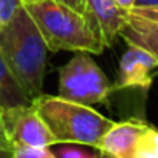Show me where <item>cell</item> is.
<instances>
[{
	"mask_svg": "<svg viewBox=\"0 0 158 158\" xmlns=\"http://www.w3.org/2000/svg\"><path fill=\"white\" fill-rule=\"evenodd\" d=\"M46 42L23 5L0 31V52L31 100L43 91Z\"/></svg>",
	"mask_w": 158,
	"mask_h": 158,
	"instance_id": "obj_1",
	"label": "cell"
},
{
	"mask_svg": "<svg viewBox=\"0 0 158 158\" xmlns=\"http://www.w3.org/2000/svg\"><path fill=\"white\" fill-rule=\"evenodd\" d=\"M40 29L49 51H88L102 54L106 48L103 32L95 20L55 0L25 3Z\"/></svg>",
	"mask_w": 158,
	"mask_h": 158,
	"instance_id": "obj_2",
	"label": "cell"
},
{
	"mask_svg": "<svg viewBox=\"0 0 158 158\" xmlns=\"http://www.w3.org/2000/svg\"><path fill=\"white\" fill-rule=\"evenodd\" d=\"M58 144H81L98 148L106 132L115 124L89 105L64 100L58 95L40 94L32 100Z\"/></svg>",
	"mask_w": 158,
	"mask_h": 158,
	"instance_id": "obj_3",
	"label": "cell"
},
{
	"mask_svg": "<svg viewBox=\"0 0 158 158\" xmlns=\"http://www.w3.org/2000/svg\"><path fill=\"white\" fill-rule=\"evenodd\" d=\"M115 91L88 51L75 55L58 69V97L81 105L106 103Z\"/></svg>",
	"mask_w": 158,
	"mask_h": 158,
	"instance_id": "obj_4",
	"label": "cell"
},
{
	"mask_svg": "<svg viewBox=\"0 0 158 158\" xmlns=\"http://www.w3.org/2000/svg\"><path fill=\"white\" fill-rule=\"evenodd\" d=\"M0 123L6 134V138L12 146L26 144L34 148H52L57 141L48 129L46 123L37 112V109L29 105H20L9 107L0 114Z\"/></svg>",
	"mask_w": 158,
	"mask_h": 158,
	"instance_id": "obj_5",
	"label": "cell"
},
{
	"mask_svg": "<svg viewBox=\"0 0 158 158\" xmlns=\"http://www.w3.org/2000/svg\"><path fill=\"white\" fill-rule=\"evenodd\" d=\"M158 68V58L144 48L129 45L123 54L118 68V77L114 85L115 89L143 88L152 85V75Z\"/></svg>",
	"mask_w": 158,
	"mask_h": 158,
	"instance_id": "obj_6",
	"label": "cell"
},
{
	"mask_svg": "<svg viewBox=\"0 0 158 158\" xmlns=\"http://www.w3.org/2000/svg\"><path fill=\"white\" fill-rule=\"evenodd\" d=\"M146 126V121L137 118L115 123L102 138L98 152L109 158H132L135 144Z\"/></svg>",
	"mask_w": 158,
	"mask_h": 158,
	"instance_id": "obj_7",
	"label": "cell"
},
{
	"mask_svg": "<svg viewBox=\"0 0 158 158\" xmlns=\"http://www.w3.org/2000/svg\"><path fill=\"white\" fill-rule=\"evenodd\" d=\"M88 17L95 20L103 32L106 48H110L115 43V39L120 37L123 29L127 11L121 9L115 0H86Z\"/></svg>",
	"mask_w": 158,
	"mask_h": 158,
	"instance_id": "obj_8",
	"label": "cell"
},
{
	"mask_svg": "<svg viewBox=\"0 0 158 158\" xmlns=\"http://www.w3.org/2000/svg\"><path fill=\"white\" fill-rule=\"evenodd\" d=\"M120 37L127 45L144 48L158 58V23L127 12L126 23L120 31Z\"/></svg>",
	"mask_w": 158,
	"mask_h": 158,
	"instance_id": "obj_9",
	"label": "cell"
},
{
	"mask_svg": "<svg viewBox=\"0 0 158 158\" xmlns=\"http://www.w3.org/2000/svg\"><path fill=\"white\" fill-rule=\"evenodd\" d=\"M29 103H32V100L28 97L0 52V114L9 107Z\"/></svg>",
	"mask_w": 158,
	"mask_h": 158,
	"instance_id": "obj_10",
	"label": "cell"
},
{
	"mask_svg": "<svg viewBox=\"0 0 158 158\" xmlns=\"http://www.w3.org/2000/svg\"><path fill=\"white\" fill-rule=\"evenodd\" d=\"M132 158H158V129L155 126L148 123L135 144Z\"/></svg>",
	"mask_w": 158,
	"mask_h": 158,
	"instance_id": "obj_11",
	"label": "cell"
},
{
	"mask_svg": "<svg viewBox=\"0 0 158 158\" xmlns=\"http://www.w3.org/2000/svg\"><path fill=\"white\" fill-rule=\"evenodd\" d=\"M25 3L22 0H0V19L3 23H6L15 12L20 9Z\"/></svg>",
	"mask_w": 158,
	"mask_h": 158,
	"instance_id": "obj_12",
	"label": "cell"
},
{
	"mask_svg": "<svg viewBox=\"0 0 158 158\" xmlns=\"http://www.w3.org/2000/svg\"><path fill=\"white\" fill-rule=\"evenodd\" d=\"M57 158H94L95 155L86 152V151H81L75 146H66V148H60L58 152L55 154Z\"/></svg>",
	"mask_w": 158,
	"mask_h": 158,
	"instance_id": "obj_13",
	"label": "cell"
},
{
	"mask_svg": "<svg viewBox=\"0 0 158 158\" xmlns=\"http://www.w3.org/2000/svg\"><path fill=\"white\" fill-rule=\"evenodd\" d=\"M127 12L158 23V8H132V9H129Z\"/></svg>",
	"mask_w": 158,
	"mask_h": 158,
	"instance_id": "obj_14",
	"label": "cell"
},
{
	"mask_svg": "<svg viewBox=\"0 0 158 158\" xmlns=\"http://www.w3.org/2000/svg\"><path fill=\"white\" fill-rule=\"evenodd\" d=\"M58 3H63L69 8H72L74 11L88 15V8H86V0H55Z\"/></svg>",
	"mask_w": 158,
	"mask_h": 158,
	"instance_id": "obj_15",
	"label": "cell"
},
{
	"mask_svg": "<svg viewBox=\"0 0 158 158\" xmlns=\"http://www.w3.org/2000/svg\"><path fill=\"white\" fill-rule=\"evenodd\" d=\"M134 8H158V0H137Z\"/></svg>",
	"mask_w": 158,
	"mask_h": 158,
	"instance_id": "obj_16",
	"label": "cell"
},
{
	"mask_svg": "<svg viewBox=\"0 0 158 158\" xmlns=\"http://www.w3.org/2000/svg\"><path fill=\"white\" fill-rule=\"evenodd\" d=\"M0 148H3V149H14V146L6 138V134H5V131L2 127V123H0Z\"/></svg>",
	"mask_w": 158,
	"mask_h": 158,
	"instance_id": "obj_17",
	"label": "cell"
},
{
	"mask_svg": "<svg viewBox=\"0 0 158 158\" xmlns=\"http://www.w3.org/2000/svg\"><path fill=\"white\" fill-rule=\"evenodd\" d=\"M135 2H137V0H115V3H117L121 9H124V11L132 9V8L135 6Z\"/></svg>",
	"mask_w": 158,
	"mask_h": 158,
	"instance_id": "obj_18",
	"label": "cell"
},
{
	"mask_svg": "<svg viewBox=\"0 0 158 158\" xmlns=\"http://www.w3.org/2000/svg\"><path fill=\"white\" fill-rule=\"evenodd\" d=\"M0 158H14V149H3V148H0Z\"/></svg>",
	"mask_w": 158,
	"mask_h": 158,
	"instance_id": "obj_19",
	"label": "cell"
},
{
	"mask_svg": "<svg viewBox=\"0 0 158 158\" xmlns=\"http://www.w3.org/2000/svg\"><path fill=\"white\" fill-rule=\"evenodd\" d=\"M42 158H57V157H55V154H54V152H51V151L48 149V151H46V154H45Z\"/></svg>",
	"mask_w": 158,
	"mask_h": 158,
	"instance_id": "obj_20",
	"label": "cell"
},
{
	"mask_svg": "<svg viewBox=\"0 0 158 158\" xmlns=\"http://www.w3.org/2000/svg\"><path fill=\"white\" fill-rule=\"evenodd\" d=\"M23 3H32V2H40V0H22Z\"/></svg>",
	"mask_w": 158,
	"mask_h": 158,
	"instance_id": "obj_21",
	"label": "cell"
},
{
	"mask_svg": "<svg viewBox=\"0 0 158 158\" xmlns=\"http://www.w3.org/2000/svg\"><path fill=\"white\" fill-rule=\"evenodd\" d=\"M94 158H109V157H106V155H103V154H100V155H95Z\"/></svg>",
	"mask_w": 158,
	"mask_h": 158,
	"instance_id": "obj_22",
	"label": "cell"
},
{
	"mask_svg": "<svg viewBox=\"0 0 158 158\" xmlns=\"http://www.w3.org/2000/svg\"><path fill=\"white\" fill-rule=\"evenodd\" d=\"M3 25H5V23H3V22H2V19H0V31H2V28H3Z\"/></svg>",
	"mask_w": 158,
	"mask_h": 158,
	"instance_id": "obj_23",
	"label": "cell"
}]
</instances>
